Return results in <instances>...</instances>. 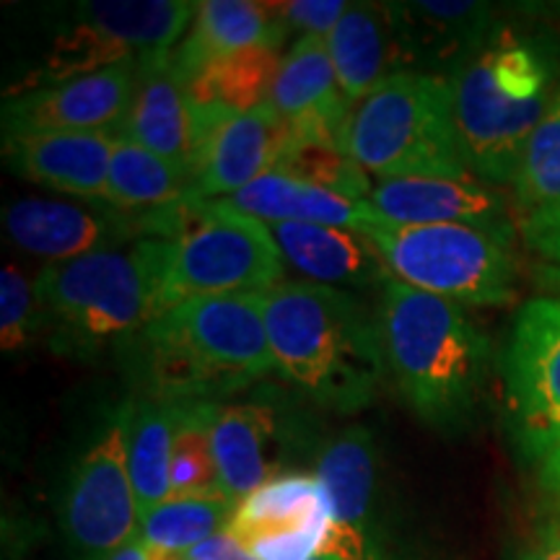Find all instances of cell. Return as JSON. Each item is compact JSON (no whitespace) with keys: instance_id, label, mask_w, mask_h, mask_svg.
I'll list each match as a JSON object with an SVG mask.
<instances>
[{"instance_id":"obj_1","label":"cell","mask_w":560,"mask_h":560,"mask_svg":"<svg viewBox=\"0 0 560 560\" xmlns=\"http://www.w3.org/2000/svg\"><path fill=\"white\" fill-rule=\"evenodd\" d=\"M380 330L405 405L429 429L465 431L490 374V340L465 306L392 278L382 289Z\"/></svg>"},{"instance_id":"obj_2","label":"cell","mask_w":560,"mask_h":560,"mask_svg":"<svg viewBox=\"0 0 560 560\" xmlns=\"http://www.w3.org/2000/svg\"><path fill=\"white\" fill-rule=\"evenodd\" d=\"M265 299L276 371L319 408L353 416L384 380L380 319L353 293L319 283H280Z\"/></svg>"},{"instance_id":"obj_3","label":"cell","mask_w":560,"mask_h":560,"mask_svg":"<svg viewBox=\"0 0 560 560\" xmlns=\"http://www.w3.org/2000/svg\"><path fill=\"white\" fill-rule=\"evenodd\" d=\"M130 346L143 395L170 402H219L276 369L262 293L190 299Z\"/></svg>"},{"instance_id":"obj_4","label":"cell","mask_w":560,"mask_h":560,"mask_svg":"<svg viewBox=\"0 0 560 560\" xmlns=\"http://www.w3.org/2000/svg\"><path fill=\"white\" fill-rule=\"evenodd\" d=\"M454 128L462 159L475 179L511 185L524 145L548 115L560 75L542 39L493 26L452 70Z\"/></svg>"},{"instance_id":"obj_5","label":"cell","mask_w":560,"mask_h":560,"mask_svg":"<svg viewBox=\"0 0 560 560\" xmlns=\"http://www.w3.org/2000/svg\"><path fill=\"white\" fill-rule=\"evenodd\" d=\"M166 255L170 242L136 240L45 265L34 280L37 332L68 359H94L112 342H130L161 317Z\"/></svg>"},{"instance_id":"obj_6","label":"cell","mask_w":560,"mask_h":560,"mask_svg":"<svg viewBox=\"0 0 560 560\" xmlns=\"http://www.w3.org/2000/svg\"><path fill=\"white\" fill-rule=\"evenodd\" d=\"M342 149L380 179L472 177L454 128L450 75L400 70L350 109Z\"/></svg>"},{"instance_id":"obj_7","label":"cell","mask_w":560,"mask_h":560,"mask_svg":"<svg viewBox=\"0 0 560 560\" xmlns=\"http://www.w3.org/2000/svg\"><path fill=\"white\" fill-rule=\"evenodd\" d=\"M366 234L392 278L462 306H506L516 299L520 260L509 236L459 223L408 226L374 213Z\"/></svg>"},{"instance_id":"obj_8","label":"cell","mask_w":560,"mask_h":560,"mask_svg":"<svg viewBox=\"0 0 560 560\" xmlns=\"http://www.w3.org/2000/svg\"><path fill=\"white\" fill-rule=\"evenodd\" d=\"M285 260L268 223L223 200H198L190 223L170 242L161 314L190 299L268 293L283 283Z\"/></svg>"},{"instance_id":"obj_9","label":"cell","mask_w":560,"mask_h":560,"mask_svg":"<svg viewBox=\"0 0 560 560\" xmlns=\"http://www.w3.org/2000/svg\"><path fill=\"white\" fill-rule=\"evenodd\" d=\"M198 3L187 0H86L70 5L45 66L26 89L50 86L125 60L164 58L185 39Z\"/></svg>"},{"instance_id":"obj_10","label":"cell","mask_w":560,"mask_h":560,"mask_svg":"<svg viewBox=\"0 0 560 560\" xmlns=\"http://www.w3.org/2000/svg\"><path fill=\"white\" fill-rule=\"evenodd\" d=\"M130 405L112 410L75 459L60 522L75 560H109L138 540L140 509L128 465Z\"/></svg>"},{"instance_id":"obj_11","label":"cell","mask_w":560,"mask_h":560,"mask_svg":"<svg viewBox=\"0 0 560 560\" xmlns=\"http://www.w3.org/2000/svg\"><path fill=\"white\" fill-rule=\"evenodd\" d=\"M501 371L511 436L537 462L560 436V299L540 296L522 306Z\"/></svg>"},{"instance_id":"obj_12","label":"cell","mask_w":560,"mask_h":560,"mask_svg":"<svg viewBox=\"0 0 560 560\" xmlns=\"http://www.w3.org/2000/svg\"><path fill=\"white\" fill-rule=\"evenodd\" d=\"M330 524V495L317 475L285 472L249 493L226 532L255 560H314Z\"/></svg>"},{"instance_id":"obj_13","label":"cell","mask_w":560,"mask_h":560,"mask_svg":"<svg viewBox=\"0 0 560 560\" xmlns=\"http://www.w3.org/2000/svg\"><path fill=\"white\" fill-rule=\"evenodd\" d=\"M200 145L195 195L223 200L276 172L291 143L289 122L272 104L249 112L198 107Z\"/></svg>"},{"instance_id":"obj_14","label":"cell","mask_w":560,"mask_h":560,"mask_svg":"<svg viewBox=\"0 0 560 560\" xmlns=\"http://www.w3.org/2000/svg\"><path fill=\"white\" fill-rule=\"evenodd\" d=\"M138 60L50 86L16 91L3 104V136L21 132H115L128 115Z\"/></svg>"},{"instance_id":"obj_15","label":"cell","mask_w":560,"mask_h":560,"mask_svg":"<svg viewBox=\"0 0 560 560\" xmlns=\"http://www.w3.org/2000/svg\"><path fill=\"white\" fill-rule=\"evenodd\" d=\"M3 226L19 249L50 260V265L79 260L94 252L143 240L132 213L115 208L96 213L70 200H16L3 210Z\"/></svg>"},{"instance_id":"obj_16","label":"cell","mask_w":560,"mask_h":560,"mask_svg":"<svg viewBox=\"0 0 560 560\" xmlns=\"http://www.w3.org/2000/svg\"><path fill=\"white\" fill-rule=\"evenodd\" d=\"M369 206L387 221L408 226L459 223L514 240V210L499 187L475 177H397L374 182Z\"/></svg>"},{"instance_id":"obj_17","label":"cell","mask_w":560,"mask_h":560,"mask_svg":"<svg viewBox=\"0 0 560 560\" xmlns=\"http://www.w3.org/2000/svg\"><path fill=\"white\" fill-rule=\"evenodd\" d=\"M170 55L138 62L136 94L117 136L159 153L195 179L200 145L198 104Z\"/></svg>"},{"instance_id":"obj_18","label":"cell","mask_w":560,"mask_h":560,"mask_svg":"<svg viewBox=\"0 0 560 560\" xmlns=\"http://www.w3.org/2000/svg\"><path fill=\"white\" fill-rule=\"evenodd\" d=\"M270 104L289 122L291 143H325L342 149L350 104L335 75L327 42L301 37L283 55ZM346 151V149H342Z\"/></svg>"},{"instance_id":"obj_19","label":"cell","mask_w":560,"mask_h":560,"mask_svg":"<svg viewBox=\"0 0 560 560\" xmlns=\"http://www.w3.org/2000/svg\"><path fill=\"white\" fill-rule=\"evenodd\" d=\"M117 143L115 132H21L3 136V156L34 185L104 206Z\"/></svg>"},{"instance_id":"obj_20","label":"cell","mask_w":560,"mask_h":560,"mask_svg":"<svg viewBox=\"0 0 560 560\" xmlns=\"http://www.w3.org/2000/svg\"><path fill=\"white\" fill-rule=\"evenodd\" d=\"M314 475L330 495L332 522L359 532L384 548L397 550L395 535L384 514L380 446L374 433L361 425L335 433L319 446Z\"/></svg>"},{"instance_id":"obj_21","label":"cell","mask_w":560,"mask_h":560,"mask_svg":"<svg viewBox=\"0 0 560 560\" xmlns=\"http://www.w3.org/2000/svg\"><path fill=\"white\" fill-rule=\"evenodd\" d=\"M270 231L283 260L319 285L382 291L392 280L380 249L361 231L317 223H276Z\"/></svg>"},{"instance_id":"obj_22","label":"cell","mask_w":560,"mask_h":560,"mask_svg":"<svg viewBox=\"0 0 560 560\" xmlns=\"http://www.w3.org/2000/svg\"><path fill=\"white\" fill-rule=\"evenodd\" d=\"M285 37L276 3L202 0L185 39L172 50V66L190 83L210 62L249 47H276Z\"/></svg>"},{"instance_id":"obj_23","label":"cell","mask_w":560,"mask_h":560,"mask_svg":"<svg viewBox=\"0 0 560 560\" xmlns=\"http://www.w3.org/2000/svg\"><path fill=\"white\" fill-rule=\"evenodd\" d=\"M400 70L408 62L452 70L470 55L490 30V9L482 3H408L389 5Z\"/></svg>"},{"instance_id":"obj_24","label":"cell","mask_w":560,"mask_h":560,"mask_svg":"<svg viewBox=\"0 0 560 560\" xmlns=\"http://www.w3.org/2000/svg\"><path fill=\"white\" fill-rule=\"evenodd\" d=\"M325 42L340 91L350 107L366 100L392 73H400L389 5H348L346 16Z\"/></svg>"},{"instance_id":"obj_25","label":"cell","mask_w":560,"mask_h":560,"mask_svg":"<svg viewBox=\"0 0 560 560\" xmlns=\"http://www.w3.org/2000/svg\"><path fill=\"white\" fill-rule=\"evenodd\" d=\"M223 202L236 213L272 223V226L276 223H317V226L363 231L376 213L369 202L348 200L342 195L293 179L283 172L262 174L244 190L223 198Z\"/></svg>"},{"instance_id":"obj_26","label":"cell","mask_w":560,"mask_h":560,"mask_svg":"<svg viewBox=\"0 0 560 560\" xmlns=\"http://www.w3.org/2000/svg\"><path fill=\"white\" fill-rule=\"evenodd\" d=\"M280 420L265 402L221 405L213 423V457L221 488L240 506L270 480V446L278 441Z\"/></svg>"},{"instance_id":"obj_27","label":"cell","mask_w":560,"mask_h":560,"mask_svg":"<svg viewBox=\"0 0 560 560\" xmlns=\"http://www.w3.org/2000/svg\"><path fill=\"white\" fill-rule=\"evenodd\" d=\"M514 187L516 231L537 244L560 234V86L548 115L524 145L520 170L511 182Z\"/></svg>"},{"instance_id":"obj_28","label":"cell","mask_w":560,"mask_h":560,"mask_svg":"<svg viewBox=\"0 0 560 560\" xmlns=\"http://www.w3.org/2000/svg\"><path fill=\"white\" fill-rule=\"evenodd\" d=\"M187 200H200L195 195L190 172L132 140L120 138L112 153L104 206L122 210V213L145 215Z\"/></svg>"},{"instance_id":"obj_29","label":"cell","mask_w":560,"mask_h":560,"mask_svg":"<svg viewBox=\"0 0 560 560\" xmlns=\"http://www.w3.org/2000/svg\"><path fill=\"white\" fill-rule=\"evenodd\" d=\"M130 405L128 465L140 520L172 499V446L177 431V402L140 397Z\"/></svg>"},{"instance_id":"obj_30","label":"cell","mask_w":560,"mask_h":560,"mask_svg":"<svg viewBox=\"0 0 560 560\" xmlns=\"http://www.w3.org/2000/svg\"><path fill=\"white\" fill-rule=\"evenodd\" d=\"M280 66L283 58L276 47H249L210 62L187 86L198 107L249 112L270 104Z\"/></svg>"},{"instance_id":"obj_31","label":"cell","mask_w":560,"mask_h":560,"mask_svg":"<svg viewBox=\"0 0 560 560\" xmlns=\"http://www.w3.org/2000/svg\"><path fill=\"white\" fill-rule=\"evenodd\" d=\"M219 410V402H177V431H174L170 470L172 499L226 495L213 457V423Z\"/></svg>"},{"instance_id":"obj_32","label":"cell","mask_w":560,"mask_h":560,"mask_svg":"<svg viewBox=\"0 0 560 560\" xmlns=\"http://www.w3.org/2000/svg\"><path fill=\"white\" fill-rule=\"evenodd\" d=\"M236 503L226 495L170 499L140 520L138 540L149 548L187 556L200 542L226 532Z\"/></svg>"},{"instance_id":"obj_33","label":"cell","mask_w":560,"mask_h":560,"mask_svg":"<svg viewBox=\"0 0 560 560\" xmlns=\"http://www.w3.org/2000/svg\"><path fill=\"white\" fill-rule=\"evenodd\" d=\"M276 172L355 202H366L374 187L359 161L350 159L338 145L325 143H289Z\"/></svg>"},{"instance_id":"obj_34","label":"cell","mask_w":560,"mask_h":560,"mask_svg":"<svg viewBox=\"0 0 560 560\" xmlns=\"http://www.w3.org/2000/svg\"><path fill=\"white\" fill-rule=\"evenodd\" d=\"M37 332V293L16 265H5L0 278V348H24Z\"/></svg>"},{"instance_id":"obj_35","label":"cell","mask_w":560,"mask_h":560,"mask_svg":"<svg viewBox=\"0 0 560 560\" xmlns=\"http://www.w3.org/2000/svg\"><path fill=\"white\" fill-rule=\"evenodd\" d=\"M276 9L285 34L306 32V37L327 39L338 21L346 16L348 3L342 0H291V3H276Z\"/></svg>"},{"instance_id":"obj_36","label":"cell","mask_w":560,"mask_h":560,"mask_svg":"<svg viewBox=\"0 0 560 560\" xmlns=\"http://www.w3.org/2000/svg\"><path fill=\"white\" fill-rule=\"evenodd\" d=\"M537 490L548 503L552 516H560V436L548 446V452L535 462Z\"/></svg>"},{"instance_id":"obj_37","label":"cell","mask_w":560,"mask_h":560,"mask_svg":"<svg viewBox=\"0 0 560 560\" xmlns=\"http://www.w3.org/2000/svg\"><path fill=\"white\" fill-rule=\"evenodd\" d=\"M514 560H560V516L540 524Z\"/></svg>"},{"instance_id":"obj_38","label":"cell","mask_w":560,"mask_h":560,"mask_svg":"<svg viewBox=\"0 0 560 560\" xmlns=\"http://www.w3.org/2000/svg\"><path fill=\"white\" fill-rule=\"evenodd\" d=\"M185 558L187 560H255L240 542L234 540V537L229 535V532H221V535L200 542L198 548H192Z\"/></svg>"},{"instance_id":"obj_39","label":"cell","mask_w":560,"mask_h":560,"mask_svg":"<svg viewBox=\"0 0 560 560\" xmlns=\"http://www.w3.org/2000/svg\"><path fill=\"white\" fill-rule=\"evenodd\" d=\"M532 249L540 252V255L548 257L550 262L560 265V234L558 236H548V240H540L537 244H532Z\"/></svg>"},{"instance_id":"obj_40","label":"cell","mask_w":560,"mask_h":560,"mask_svg":"<svg viewBox=\"0 0 560 560\" xmlns=\"http://www.w3.org/2000/svg\"><path fill=\"white\" fill-rule=\"evenodd\" d=\"M143 545H145V542H143ZM145 550H149V560H187L185 556H179V552L156 550V548H149V545H145Z\"/></svg>"},{"instance_id":"obj_41","label":"cell","mask_w":560,"mask_h":560,"mask_svg":"<svg viewBox=\"0 0 560 560\" xmlns=\"http://www.w3.org/2000/svg\"><path fill=\"white\" fill-rule=\"evenodd\" d=\"M314 560H330V558H314Z\"/></svg>"}]
</instances>
